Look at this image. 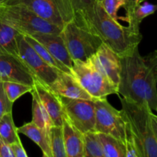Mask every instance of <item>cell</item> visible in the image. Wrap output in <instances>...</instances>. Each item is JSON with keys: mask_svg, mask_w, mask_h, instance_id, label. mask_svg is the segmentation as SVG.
Masks as SVG:
<instances>
[{"mask_svg": "<svg viewBox=\"0 0 157 157\" xmlns=\"http://www.w3.org/2000/svg\"><path fill=\"white\" fill-rule=\"evenodd\" d=\"M118 94L157 113V50L146 56L138 47L121 57Z\"/></svg>", "mask_w": 157, "mask_h": 157, "instance_id": "obj_1", "label": "cell"}, {"mask_svg": "<svg viewBox=\"0 0 157 157\" xmlns=\"http://www.w3.org/2000/svg\"><path fill=\"white\" fill-rule=\"evenodd\" d=\"M74 18L98 35L104 44L121 57L138 47L143 39L140 30L120 24L106 12L100 2L75 13Z\"/></svg>", "mask_w": 157, "mask_h": 157, "instance_id": "obj_2", "label": "cell"}, {"mask_svg": "<svg viewBox=\"0 0 157 157\" xmlns=\"http://www.w3.org/2000/svg\"><path fill=\"white\" fill-rule=\"evenodd\" d=\"M138 157H157V140L152 127L151 110L123 98L121 99Z\"/></svg>", "mask_w": 157, "mask_h": 157, "instance_id": "obj_3", "label": "cell"}, {"mask_svg": "<svg viewBox=\"0 0 157 157\" xmlns=\"http://www.w3.org/2000/svg\"><path fill=\"white\" fill-rule=\"evenodd\" d=\"M0 21L6 23L22 35L56 34L62 29L41 18L21 6H4L0 8Z\"/></svg>", "mask_w": 157, "mask_h": 157, "instance_id": "obj_4", "label": "cell"}, {"mask_svg": "<svg viewBox=\"0 0 157 157\" xmlns=\"http://www.w3.org/2000/svg\"><path fill=\"white\" fill-rule=\"evenodd\" d=\"M60 35L73 61H87L103 44L98 35L75 18L64 25Z\"/></svg>", "mask_w": 157, "mask_h": 157, "instance_id": "obj_5", "label": "cell"}, {"mask_svg": "<svg viewBox=\"0 0 157 157\" xmlns=\"http://www.w3.org/2000/svg\"><path fill=\"white\" fill-rule=\"evenodd\" d=\"M71 75L94 99H104L108 95L118 94V87L110 81L91 60L73 61Z\"/></svg>", "mask_w": 157, "mask_h": 157, "instance_id": "obj_6", "label": "cell"}, {"mask_svg": "<svg viewBox=\"0 0 157 157\" xmlns=\"http://www.w3.org/2000/svg\"><path fill=\"white\" fill-rule=\"evenodd\" d=\"M95 132L110 135L125 144L127 122L122 110L115 109L107 98L94 100Z\"/></svg>", "mask_w": 157, "mask_h": 157, "instance_id": "obj_7", "label": "cell"}, {"mask_svg": "<svg viewBox=\"0 0 157 157\" xmlns=\"http://www.w3.org/2000/svg\"><path fill=\"white\" fill-rule=\"evenodd\" d=\"M17 45L18 57L35 79L48 87L51 85L57 79L61 71L46 63L27 42L22 34L17 36Z\"/></svg>", "mask_w": 157, "mask_h": 157, "instance_id": "obj_8", "label": "cell"}, {"mask_svg": "<svg viewBox=\"0 0 157 157\" xmlns=\"http://www.w3.org/2000/svg\"><path fill=\"white\" fill-rule=\"evenodd\" d=\"M59 97L64 115L80 132L83 134L89 132H95L94 100Z\"/></svg>", "mask_w": 157, "mask_h": 157, "instance_id": "obj_9", "label": "cell"}, {"mask_svg": "<svg viewBox=\"0 0 157 157\" xmlns=\"http://www.w3.org/2000/svg\"><path fill=\"white\" fill-rule=\"evenodd\" d=\"M35 80L19 57L0 55V83L18 82L34 87Z\"/></svg>", "mask_w": 157, "mask_h": 157, "instance_id": "obj_10", "label": "cell"}, {"mask_svg": "<svg viewBox=\"0 0 157 157\" xmlns=\"http://www.w3.org/2000/svg\"><path fill=\"white\" fill-rule=\"evenodd\" d=\"M4 6H21L63 29L65 22L55 0H6Z\"/></svg>", "mask_w": 157, "mask_h": 157, "instance_id": "obj_11", "label": "cell"}, {"mask_svg": "<svg viewBox=\"0 0 157 157\" xmlns=\"http://www.w3.org/2000/svg\"><path fill=\"white\" fill-rule=\"evenodd\" d=\"M90 59L118 87L121 68V56L103 43Z\"/></svg>", "mask_w": 157, "mask_h": 157, "instance_id": "obj_12", "label": "cell"}, {"mask_svg": "<svg viewBox=\"0 0 157 157\" xmlns=\"http://www.w3.org/2000/svg\"><path fill=\"white\" fill-rule=\"evenodd\" d=\"M48 87L58 96L75 99L96 100L83 88L71 74L61 71L57 79Z\"/></svg>", "mask_w": 157, "mask_h": 157, "instance_id": "obj_13", "label": "cell"}, {"mask_svg": "<svg viewBox=\"0 0 157 157\" xmlns=\"http://www.w3.org/2000/svg\"><path fill=\"white\" fill-rule=\"evenodd\" d=\"M34 89L36 90L41 103L48 113L54 126L62 127L64 109L60 97L48 86L35 80Z\"/></svg>", "mask_w": 157, "mask_h": 157, "instance_id": "obj_14", "label": "cell"}, {"mask_svg": "<svg viewBox=\"0 0 157 157\" xmlns=\"http://www.w3.org/2000/svg\"><path fill=\"white\" fill-rule=\"evenodd\" d=\"M31 36L41 43L55 59L62 63L71 70V67L73 65V59L69 55L64 40L60 34L56 35L40 33L35 34Z\"/></svg>", "mask_w": 157, "mask_h": 157, "instance_id": "obj_15", "label": "cell"}, {"mask_svg": "<svg viewBox=\"0 0 157 157\" xmlns=\"http://www.w3.org/2000/svg\"><path fill=\"white\" fill-rule=\"evenodd\" d=\"M62 132L67 156L85 157L84 134L68 121L65 115L63 117Z\"/></svg>", "mask_w": 157, "mask_h": 157, "instance_id": "obj_16", "label": "cell"}, {"mask_svg": "<svg viewBox=\"0 0 157 157\" xmlns=\"http://www.w3.org/2000/svg\"><path fill=\"white\" fill-rule=\"evenodd\" d=\"M17 129L18 133L25 135L35 143L41 148L43 153L48 157H52L50 146V132L40 128L33 122L28 123Z\"/></svg>", "mask_w": 157, "mask_h": 157, "instance_id": "obj_17", "label": "cell"}, {"mask_svg": "<svg viewBox=\"0 0 157 157\" xmlns=\"http://www.w3.org/2000/svg\"><path fill=\"white\" fill-rule=\"evenodd\" d=\"M19 34L15 29L0 21V55L18 56L17 36Z\"/></svg>", "mask_w": 157, "mask_h": 157, "instance_id": "obj_18", "label": "cell"}, {"mask_svg": "<svg viewBox=\"0 0 157 157\" xmlns=\"http://www.w3.org/2000/svg\"><path fill=\"white\" fill-rule=\"evenodd\" d=\"M31 93L32 95V122L36 124L40 128H42L46 131L50 132L51 129L54 127L53 122L34 87Z\"/></svg>", "mask_w": 157, "mask_h": 157, "instance_id": "obj_19", "label": "cell"}, {"mask_svg": "<svg viewBox=\"0 0 157 157\" xmlns=\"http://www.w3.org/2000/svg\"><path fill=\"white\" fill-rule=\"evenodd\" d=\"M157 10V5H153L148 2H143L142 3L133 8L130 12L126 14V21L128 25L135 29L140 30V25L146 17L152 15Z\"/></svg>", "mask_w": 157, "mask_h": 157, "instance_id": "obj_20", "label": "cell"}, {"mask_svg": "<svg viewBox=\"0 0 157 157\" xmlns=\"http://www.w3.org/2000/svg\"><path fill=\"white\" fill-rule=\"evenodd\" d=\"M106 157H126L125 144L110 135L97 133Z\"/></svg>", "mask_w": 157, "mask_h": 157, "instance_id": "obj_21", "label": "cell"}, {"mask_svg": "<svg viewBox=\"0 0 157 157\" xmlns=\"http://www.w3.org/2000/svg\"><path fill=\"white\" fill-rule=\"evenodd\" d=\"M0 138L9 145L21 141L18 129L14 124L12 112L5 114L0 119Z\"/></svg>", "mask_w": 157, "mask_h": 157, "instance_id": "obj_22", "label": "cell"}, {"mask_svg": "<svg viewBox=\"0 0 157 157\" xmlns=\"http://www.w3.org/2000/svg\"><path fill=\"white\" fill-rule=\"evenodd\" d=\"M24 35L25 38V40L27 41V42L35 49V51L38 54V55H39L46 63H48L49 65L55 67V68L61 71L65 72V73L67 74H71V70L68 67H66L64 64H63L62 63L58 61L57 59H55V58L49 53L48 51L41 43L38 42L36 39L32 38L31 35Z\"/></svg>", "mask_w": 157, "mask_h": 157, "instance_id": "obj_23", "label": "cell"}, {"mask_svg": "<svg viewBox=\"0 0 157 157\" xmlns=\"http://www.w3.org/2000/svg\"><path fill=\"white\" fill-rule=\"evenodd\" d=\"M84 156L106 157L104 149L95 132H89L84 134Z\"/></svg>", "mask_w": 157, "mask_h": 157, "instance_id": "obj_24", "label": "cell"}, {"mask_svg": "<svg viewBox=\"0 0 157 157\" xmlns=\"http://www.w3.org/2000/svg\"><path fill=\"white\" fill-rule=\"evenodd\" d=\"M50 146L52 157H67L63 137L62 127L54 126L51 129Z\"/></svg>", "mask_w": 157, "mask_h": 157, "instance_id": "obj_25", "label": "cell"}, {"mask_svg": "<svg viewBox=\"0 0 157 157\" xmlns=\"http://www.w3.org/2000/svg\"><path fill=\"white\" fill-rule=\"evenodd\" d=\"M2 85L6 96L12 103L15 102L25 94L32 91L34 87L33 86L18 82H3Z\"/></svg>", "mask_w": 157, "mask_h": 157, "instance_id": "obj_26", "label": "cell"}, {"mask_svg": "<svg viewBox=\"0 0 157 157\" xmlns=\"http://www.w3.org/2000/svg\"><path fill=\"white\" fill-rule=\"evenodd\" d=\"M101 5L107 14L116 21L123 20V18L118 15V12L121 8L125 9L127 0H102Z\"/></svg>", "mask_w": 157, "mask_h": 157, "instance_id": "obj_27", "label": "cell"}, {"mask_svg": "<svg viewBox=\"0 0 157 157\" xmlns=\"http://www.w3.org/2000/svg\"><path fill=\"white\" fill-rule=\"evenodd\" d=\"M55 2L61 12L65 24L74 19L75 13H74L71 0H55Z\"/></svg>", "mask_w": 157, "mask_h": 157, "instance_id": "obj_28", "label": "cell"}, {"mask_svg": "<svg viewBox=\"0 0 157 157\" xmlns=\"http://www.w3.org/2000/svg\"><path fill=\"white\" fill-rule=\"evenodd\" d=\"M13 103L11 102L3 88L2 83H0V119L8 113H11L12 110Z\"/></svg>", "mask_w": 157, "mask_h": 157, "instance_id": "obj_29", "label": "cell"}, {"mask_svg": "<svg viewBox=\"0 0 157 157\" xmlns=\"http://www.w3.org/2000/svg\"><path fill=\"white\" fill-rule=\"evenodd\" d=\"M125 146L126 157H138L137 152H136V147H135L134 143H133V138H132L131 133H130V129H129L128 124H127V134L125 142Z\"/></svg>", "mask_w": 157, "mask_h": 157, "instance_id": "obj_30", "label": "cell"}, {"mask_svg": "<svg viewBox=\"0 0 157 157\" xmlns=\"http://www.w3.org/2000/svg\"><path fill=\"white\" fill-rule=\"evenodd\" d=\"M74 13H78L91 6L95 0H71Z\"/></svg>", "mask_w": 157, "mask_h": 157, "instance_id": "obj_31", "label": "cell"}, {"mask_svg": "<svg viewBox=\"0 0 157 157\" xmlns=\"http://www.w3.org/2000/svg\"><path fill=\"white\" fill-rule=\"evenodd\" d=\"M0 157H15L13 150L9 144L0 138Z\"/></svg>", "mask_w": 157, "mask_h": 157, "instance_id": "obj_32", "label": "cell"}, {"mask_svg": "<svg viewBox=\"0 0 157 157\" xmlns=\"http://www.w3.org/2000/svg\"><path fill=\"white\" fill-rule=\"evenodd\" d=\"M10 146L12 148V150H13L15 157H28L27 153H26L25 150L21 141L12 144V145Z\"/></svg>", "mask_w": 157, "mask_h": 157, "instance_id": "obj_33", "label": "cell"}, {"mask_svg": "<svg viewBox=\"0 0 157 157\" xmlns=\"http://www.w3.org/2000/svg\"><path fill=\"white\" fill-rule=\"evenodd\" d=\"M144 1H145V0H127V4L125 8L126 14L128 13V12H130L133 8L136 7V6H138V5L140 4V3H142Z\"/></svg>", "mask_w": 157, "mask_h": 157, "instance_id": "obj_34", "label": "cell"}, {"mask_svg": "<svg viewBox=\"0 0 157 157\" xmlns=\"http://www.w3.org/2000/svg\"><path fill=\"white\" fill-rule=\"evenodd\" d=\"M150 119H151L152 127H153V132H154L155 136H156L157 140V115L155 114L153 112H151V113H150Z\"/></svg>", "mask_w": 157, "mask_h": 157, "instance_id": "obj_35", "label": "cell"}, {"mask_svg": "<svg viewBox=\"0 0 157 157\" xmlns=\"http://www.w3.org/2000/svg\"><path fill=\"white\" fill-rule=\"evenodd\" d=\"M6 1V0H0V8H1L2 6H3V4H4V2Z\"/></svg>", "mask_w": 157, "mask_h": 157, "instance_id": "obj_36", "label": "cell"}, {"mask_svg": "<svg viewBox=\"0 0 157 157\" xmlns=\"http://www.w3.org/2000/svg\"><path fill=\"white\" fill-rule=\"evenodd\" d=\"M42 157H48L47 156V155L46 154H44V153H43V156H42Z\"/></svg>", "mask_w": 157, "mask_h": 157, "instance_id": "obj_37", "label": "cell"}, {"mask_svg": "<svg viewBox=\"0 0 157 157\" xmlns=\"http://www.w3.org/2000/svg\"><path fill=\"white\" fill-rule=\"evenodd\" d=\"M101 1H102V0H95V2H101Z\"/></svg>", "mask_w": 157, "mask_h": 157, "instance_id": "obj_38", "label": "cell"}]
</instances>
